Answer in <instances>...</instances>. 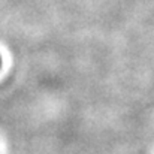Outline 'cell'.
I'll return each instance as SVG.
<instances>
[{"mask_svg": "<svg viewBox=\"0 0 154 154\" xmlns=\"http://www.w3.org/2000/svg\"><path fill=\"white\" fill-rule=\"evenodd\" d=\"M2 63H3V60H2V55H0V69H2Z\"/></svg>", "mask_w": 154, "mask_h": 154, "instance_id": "1", "label": "cell"}]
</instances>
